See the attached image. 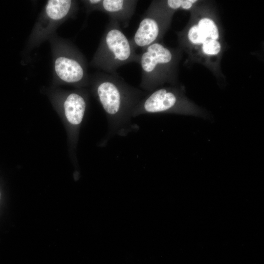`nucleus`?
<instances>
[{
  "label": "nucleus",
  "mask_w": 264,
  "mask_h": 264,
  "mask_svg": "<svg viewBox=\"0 0 264 264\" xmlns=\"http://www.w3.org/2000/svg\"><path fill=\"white\" fill-rule=\"evenodd\" d=\"M89 84L108 121V133L104 139V145L115 135L124 136L139 129L132 122V114L148 93L128 84L118 74L103 71L89 76Z\"/></svg>",
  "instance_id": "nucleus-1"
},
{
  "label": "nucleus",
  "mask_w": 264,
  "mask_h": 264,
  "mask_svg": "<svg viewBox=\"0 0 264 264\" xmlns=\"http://www.w3.org/2000/svg\"><path fill=\"white\" fill-rule=\"evenodd\" d=\"M139 59V54L136 53L120 24L110 20L91 60L90 66L103 72L117 74L119 67L131 63L138 64Z\"/></svg>",
  "instance_id": "nucleus-2"
},
{
  "label": "nucleus",
  "mask_w": 264,
  "mask_h": 264,
  "mask_svg": "<svg viewBox=\"0 0 264 264\" xmlns=\"http://www.w3.org/2000/svg\"><path fill=\"white\" fill-rule=\"evenodd\" d=\"M62 52L57 53L53 60L56 76L62 82L76 86L89 84L86 59L73 44L64 43Z\"/></svg>",
  "instance_id": "nucleus-3"
},
{
  "label": "nucleus",
  "mask_w": 264,
  "mask_h": 264,
  "mask_svg": "<svg viewBox=\"0 0 264 264\" xmlns=\"http://www.w3.org/2000/svg\"><path fill=\"white\" fill-rule=\"evenodd\" d=\"M173 58L171 50L157 42L142 49L138 62L141 69L140 89L147 93L154 90L158 85L161 69L169 66Z\"/></svg>",
  "instance_id": "nucleus-4"
},
{
  "label": "nucleus",
  "mask_w": 264,
  "mask_h": 264,
  "mask_svg": "<svg viewBox=\"0 0 264 264\" xmlns=\"http://www.w3.org/2000/svg\"><path fill=\"white\" fill-rule=\"evenodd\" d=\"M177 92L168 88H160L148 93L137 104L132 117L144 114L177 113L189 114L181 106Z\"/></svg>",
  "instance_id": "nucleus-5"
},
{
  "label": "nucleus",
  "mask_w": 264,
  "mask_h": 264,
  "mask_svg": "<svg viewBox=\"0 0 264 264\" xmlns=\"http://www.w3.org/2000/svg\"><path fill=\"white\" fill-rule=\"evenodd\" d=\"M77 7L75 0H48L42 13L41 20L34 30V34L39 38L45 36L54 26L73 15Z\"/></svg>",
  "instance_id": "nucleus-6"
},
{
  "label": "nucleus",
  "mask_w": 264,
  "mask_h": 264,
  "mask_svg": "<svg viewBox=\"0 0 264 264\" xmlns=\"http://www.w3.org/2000/svg\"><path fill=\"white\" fill-rule=\"evenodd\" d=\"M138 0H88V12H102L110 20L117 22L123 28L127 27L133 15Z\"/></svg>",
  "instance_id": "nucleus-7"
},
{
  "label": "nucleus",
  "mask_w": 264,
  "mask_h": 264,
  "mask_svg": "<svg viewBox=\"0 0 264 264\" xmlns=\"http://www.w3.org/2000/svg\"><path fill=\"white\" fill-rule=\"evenodd\" d=\"M161 25L152 11L148 9L144 13L138 27L130 40L134 48L144 49L156 43L161 33Z\"/></svg>",
  "instance_id": "nucleus-8"
},
{
  "label": "nucleus",
  "mask_w": 264,
  "mask_h": 264,
  "mask_svg": "<svg viewBox=\"0 0 264 264\" xmlns=\"http://www.w3.org/2000/svg\"><path fill=\"white\" fill-rule=\"evenodd\" d=\"M86 96L81 91H73L66 96L64 102L65 116L73 126L80 125L83 121L87 105Z\"/></svg>",
  "instance_id": "nucleus-9"
},
{
  "label": "nucleus",
  "mask_w": 264,
  "mask_h": 264,
  "mask_svg": "<svg viewBox=\"0 0 264 264\" xmlns=\"http://www.w3.org/2000/svg\"><path fill=\"white\" fill-rule=\"evenodd\" d=\"M208 39L216 40L219 38V31L214 22L208 18L201 19L198 25Z\"/></svg>",
  "instance_id": "nucleus-10"
},
{
  "label": "nucleus",
  "mask_w": 264,
  "mask_h": 264,
  "mask_svg": "<svg viewBox=\"0 0 264 264\" xmlns=\"http://www.w3.org/2000/svg\"><path fill=\"white\" fill-rule=\"evenodd\" d=\"M188 38L193 44H203L208 38L198 25L193 26L188 32Z\"/></svg>",
  "instance_id": "nucleus-11"
},
{
  "label": "nucleus",
  "mask_w": 264,
  "mask_h": 264,
  "mask_svg": "<svg viewBox=\"0 0 264 264\" xmlns=\"http://www.w3.org/2000/svg\"><path fill=\"white\" fill-rule=\"evenodd\" d=\"M220 44L216 40L207 39L202 45V50L204 53L208 55H216L220 50Z\"/></svg>",
  "instance_id": "nucleus-12"
},
{
  "label": "nucleus",
  "mask_w": 264,
  "mask_h": 264,
  "mask_svg": "<svg viewBox=\"0 0 264 264\" xmlns=\"http://www.w3.org/2000/svg\"></svg>",
  "instance_id": "nucleus-13"
}]
</instances>
